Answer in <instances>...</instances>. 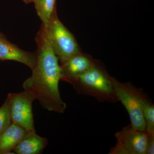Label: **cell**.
Listing matches in <instances>:
<instances>
[{
  "label": "cell",
  "mask_w": 154,
  "mask_h": 154,
  "mask_svg": "<svg viewBox=\"0 0 154 154\" xmlns=\"http://www.w3.org/2000/svg\"><path fill=\"white\" fill-rule=\"evenodd\" d=\"M37 45L36 65L31 76L24 81V90L30 92L42 108L49 111L63 113L66 104L61 97L59 83L60 81V65L53 50L45 28L42 24L36 38Z\"/></svg>",
  "instance_id": "obj_1"
},
{
  "label": "cell",
  "mask_w": 154,
  "mask_h": 154,
  "mask_svg": "<svg viewBox=\"0 0 154 154\" xmlns=\"http://www.w3.org/2000/svg\"><path fill=\"white\" fill-rule=\"evenodd\" d=\"M113 78L99 60L94 66L72 80V85L79 94L92 96L101 102H118L113 87Z\"/></svg>",
  "instance_id": "obj_2"
},
{
  "label": "cell",
  "mask_w": 154,
  "mask_h": 154,
  "mask_svg": "<svg viewBox=\"0 0 154 154\" xmlns=\"http://www.w3.org/2000/svg\"><path fill=\"white\" fill-rule=\"evenodd\" d=\"M113 87L118 101L124 105L129 116L131 126L140 131H146L143 109L150 100L142 89L129 82L122 83L113 78Z\"/></svg>",
  "instance_id": "obj_3"
},
{
  "label": "cell",
  "mask_w": 154,
  "mask_h": 154,
  "mask_svg": "<svg viewBox=\"0 0 154 154\" xmlns=\"http://www.w3.org/2000/svg\"><path fill=\"white\" fill-rule=\"evenodd\" d=\"M44 27L51 46L60 63L82 52L74 36L59 19L57 10Z\"/></svg>",
  "instance_id": "obj_4"
},
{
  "label": "cell",
  "mask_w": 154,
  "mask_h": 154,
  "mask_svg": "<svg viewBox=\"0 0 154 154\" xmlns=\"http://www.w3.org/2000/svg\"><path fill=\"white\" fill-rule=\"evenodd\" d=\"M117 143L109 154H146L148 134L134 128L131 125L116 133Z\"/></svg>",
  "instance_id": "obj_5"
},
{
  "label": "cell",
  "mask_w": 154,
  "mask_h": 154,
  "mask_svg": "<svg viewBox=\"0 0 154 154\" xmlns=\"http://www.w3.org/2000/svg\"><path fill=\"white\" fill-rule=\"evenodd\" d=\"M11 101L12 123L22 127L28 132L36 131L34 126L32 104L36 100L29 91L8 94Z\"/></svg>",
  "instance_id": "obj_6"
},
{
  "label": "cell",
  "mask_w": 154,
  "mask_h": 154,
  "mask_svg": "<svg viewBox=\"0 0 154 154\" xmlns=\"http://www.w3.org/2000/svg\"><path fill=\"white\" fill-rule=\"evenodd\" d=\"M96 60L82 52L76 54L60 64V81L70 83L94 66Z\"/></svg>",
  "instance_id": "obj_7"
},
{
  "label": "cell",
  "mask_w": 154,
  "mask_h": 154,
  "mask_svg": "<svg viewBox=\"0 0 154 154\" xmlns=\"http://www.w3.org/2000/svg\"><path fill=\"white\" fill-rule=\"evenodd\" d=\"M0 60L18 62L27 66L31 70L36 65L37 56L35 53L25 51L11 43L0 33Z\"/></svg>",
  "instance_id": "obj_8"
},
{
  "label": "cell",
  "mask_w": 154,
  "mask_h": 154,
  "mask_svg": "<svg viewBox=\"0 0 154 154\" xmlns=\"http://www.w3.org/2000/svg\"><path fill=\"white\" fill-rule=\"evenodd\" d=\"M27 132L22 127L12 122L0 134V154H14L12 151Z\"/></svg>",
  "instance_id": "obj_9"
},
{
  "label": "cell",
  "mask_w": 154,
  "mask_h": 154,
  "mask_svg": "<svg viewBox=\"0 0 154 154\" xmlns=\"http://www.w3.org/2000/svg\"><path fill=\"white\" fill-rule=\"evenodd\" d=\"M48 143L47 138L38 135L36 131H29L13 151L17 154H39L43 152Z\"/></svg>",
  "instance_id": "obj_10"
},
{
  "label": "cell",
  "mask_w": 154,
  "mask_h": 154,
  "mask_svg": "<svg viewBox=\"0 0 154 154\" xmlns=\"http://www.w3.org/2000/svg\"><path fill=\"white\" fill-rule=\"evenodd\" d=\"M57 0H33L37 15L42 24L46 26L56 11Z\"/></svg>",
  "instance_id": "obj_11"
},
{
  "label": "cell",
  "mask_w": 154,
  "mask_h": 154,
  "mask_svg": "<svg viewBox=\"0 0 154 154\" xmlns=\"http://www.w3.org/2000/svg\"><path fill=\"white\" fill-rule=\"evenodd\" d=\"M11 123V101L8 95L5 102L0 107V134L8 127Z\"/></svg>",
  "instance_id": "obj_12"
},
{
  "label": "cell",
  "mask_w": 154,
  "mask_h": 154,
  "mask_svg": "<svg viewBox=\"0 0 154 154\" xmlns=\"http://www.w3.org/2000/svg\"><path fill=\"white\" fill-rule=\"evenodd\" d=\"M143 115L146 132L149 135H154V105L150 100L144 105Z\"/></svg>",
  "instance_id": "obj_13"
},
{
  "label": "cell",
  "mask_w": 154,
  "mask_h": 154,
  "mask_svg": "<svg viewBox=\"0 0 154 154\" xmlns=\"http://www.w3.org/2000/svg\"><path fill=\"white\" fill-rule=\"evenodd\" d=\"M154 154V135H149L146 154Z\"/></svg>",
  "instance_id": "obj_14"
},
{
  "label": "cell",
  "mask_w": 154,
  "mask_h": 154,
  "mask_svg": "<svg viewBox=\"0 0 154 154\" xmlns=\"http://www.w3.org/2000/svg\"><path fill=\"white\" fill-rule=\"evenodd\" d=\"M24 3H25V4H29V3H30L31 2H33V0H22Z\"/></svg>",
  "instance_id": "obj_15"
}]
</instances>
